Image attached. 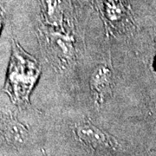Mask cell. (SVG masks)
Instances as JSON below:
<instances>
[{"label": "cell", "mask_w": 156, "mask_h": 156, "mask_svg": "<svg viewBox=\"0 0 156 156\" xmlns=\"http://www.w3.org/2000/svg\"><path fill=\"white\" fill-rule=\"evenodd\" d=\"M1 28H2V17L0 15V30H1Z\"/></svg>", "instance_id": "cell-6"}, {"label": "cell", "mask_w": 156, "mask_h": 156, "mask_svg": "<svg viewBox=\"0 0 156 156\" xmlns=\"http://www.w3.org/2000/svg\"><path fill=\"white\" fill-rule=\"evenodd\" d=\"M113 75L108 67L104 64L98 65L90 76V89L97 104L103 103L112 94Z\"/></svg>", "instance_id": "cell-3"}, {"label": "cell", "mask_w": 156, "mask_h": 156, "mask_svg": "<svg viewBox=\"0 0 156 156\" xmlns=\"http://www.w3.org/2000/svg\"><path fill=\"white\" fill-rule=\"evenodd\" d=\"M45 21L55 27H61L62 9L59 0H42Z\"/></svg>", "instance_id": "cell-5"}, {"label": "cell", "mask_w": 156, "mask_h": 156, "mask_svg": "<svg viewBox=\"0 0 156 156\" xmlns=\"http://www.w3.org/2000/svg\"><path fill=\"white\" fill-rule=\"evenodd\" d=\"M50 56L57 67L65 69L69 67L75 59V49L72 40L56 33L49 38Z\"/></svg>", "instance_id": "cell-4"}, {"label": "cell", "mask_w": 156, "mask_h": 156, "mask_svg": "<svg viewBox=\"0 0 156 156\" xmlns=\"http://www.w3.org/2000/svg\"><path fill=\"white\" fill-rule=\"evenodd\" d=\"M75 133L82 143L94 150H116L119 147L112 135L92 123L79 124L76 127Z\"/></svg>", "instance_id": "cell-2"}, {"label": "cell", "mask_w": 156, "mask_h": 156, "mask_svg": "<svg viewBox=\"0 0 156 156\" xmlns=\"http://www.w3.org/2000/svg\"><path fill=\"white\" fill-rule=\"evenodd\" d=\"M40 71L38 62L26 53L17 42H13L5 90L14 103L21 105L28 102Z\"/></svg>", "instance_id": "cell-1"}]
</instances>
